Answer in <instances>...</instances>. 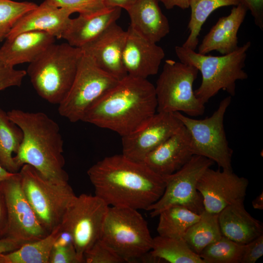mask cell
<instances>
[{
    "mask_svg": "<svg viewBox=\"0 0 263 263\" xmlns=\"http://www.w3.org/2000/svg\"><path fill=\"white\" fill-rule=\"evenodd\" d=\"M94 195L109 207L147 210L162 195L163 177L144 162L131 160L122 153L107 156L87 170Z\"/></svg>",
    "mask_w": 263,
    "mask_h": 263,
    "instance_id": "cell-1",
    "label": "cell"
},
{
    "mask_svg": "<svg viewBox=\"0 0 263 263\" xmlns=\"http://www.w3.org/2000/svg\"><path fill=\"white\" fill-rule=\"evenodd\" d=\"M157 106L155 86L147 79L128 75L93 102L81 121L122 137L142 128Z\"/></svg>",
    "mask_w": 263,
    "mask_h": 263,
    "instance_id": "cell-2",
    "label": "cell"
},
{
    "mask_svg": "<svg viewBox=\"0 0 263 263\" xmlns=\"http://www.w3.org/2000/svg\"><path fill=\"white\" fill-rule=\"evenodd\" d=\"M7 114L23 134L22 143L14 156L19 170L28 164L50 180L68 182L69 175L64 169L63 140L58 124L41 112L12 109Z\"/></svg>",
    "mask_w": 263,
    "mask_h": 263,
    "instance_id": "cell-3",
    "label": "cell"
},
{
    "mask_svg": "<svg viewBox=\"0 0 263 263\" xmlns=\"http://www.w3.org/2000/svg\"><path fill=\"white\" fill-rule=\"evenodd\" d=\"M251 45V42L247 41L233 52L220 56L201 54L182 46H176L175 52L180 62L200 72L201 83L194 93L205 104L220 90L231 97L235 95L236 81L248 77L244 68Z\"/></svg>",
    "mask_w": 263,
    "mask_h": 263,
    "instance_id": "cell-4",
    "label": "cell"
},
{
    "mask_svg": "<svg viewBox=\"0 0 263 263\" xmlns=\"http://www.w3.org/2000/svg\"><path fill=\"white\" fill-rule=\"evenodd\" d=\"M82 55L80 48L67 42L54 43L29 63L27 75L38 95L58 105L71 88Z\"/></svg>",
    "mask_w": 263,
    "mask_h": 263,
    "instance_id": "cell-5",
    "label": "cell"
},
{
    "mask_svg": "<svg viewBox=\"0 0 263 263\" xmlns=\"http://www.w3.org/2000/svg\"><path fill=\"white\" fill-rule=\"evenodd\" d=\"M100 238L126 262L143 259L153 242L148 223L138 210L126 207H109Z\"/></svg>",
    "mask_w": 263,
    "mask_h": 263,
    "instance_id": "cell-6",
    "label": "cell"
},
{
    "mask_svg": "<svg viewBox=\"0 0 263 263\" xmlns=\"http://www.w3.org/2000/svg\"><path fill=\"white\" fill-rule=\"evenodd\" d=\"M23 191L42 227L49 233L58 226L76 195L68 182H56L24 164L19 170Z\"/></svg>",
    "mask_w": 263,
    "mask_h": 263,
    "instance_id": "cell-7",
    "label": "cell"
},
{
    "mask_svg": "<svg viewBox=\"0 0 263 263\" xmlns=\"http://www.w3.org/2000/svg\"><path fill=\"white\" fill-rule=\"evenodd\" d=\"M198 72L188 64L166 60L155 86L157 112L184 113L190 117L202 115L205 104L193 89Z\"/></svg>",
    "mask_w": 263,
    "mask_h": 263,
    "instance_id": "cell-8",
    "label": "cell"
},
{
    "mask_svg": "<svg viewBox=\"0 0 263 263\" xmlns=\"http://www.w3.org/2000/svg\"><path fill=\"white\" fill-rule=\"evenodd\" d=\"M231 101V96L225 97L210 116L202 119H194L180 112L174 113L189 132L193 155L206 157L222 169L226 170H232L233 150L228 145L224 120Z\"/></svg>",
    "mask_w": 263,
    "mask_h": 263,
    "instance_id": "cell-9",
    "label": "cell"
},
{
    "mask_svg": "<svg viewBox=\"0 0 263 263\" xmlns=\"http://www.w3.org/2000/svg\"><path fill=\"white\" fill-rule=\"evenodd\" d=\"M119 80L82 52L71 88L58 105L59 114L71 122L81 121L90 106Z\"/></svg>",
    "mask_w": 263,
    "mask_h": 263,
    "instance_id": "cell-10",
    "label": "cell"
},
{
    "mask_svg": "<svg viewBox=\"0 0 263 263\" xmlns=\"http://www.w3.org/2000/svg\"><path fill=\"white\" fill-rule=\"evenodd\" d=\"M213 164L206 157L193 155L178 170L162 176L165 189L160 199L148 209L150 216H158L163 210L174 206H183L200 214L205 208L197 184L206 170Z\"/></svg>",
    "mask_w": 263,
    "mask_h": 263,
    "instance_id": "cell-11",
    "label": "cell"
},
{
    "mask_svg": "<svg viewBox=\"0 0 263 263\" xmlns=\"http://www.w3.org/2000/svg\"><path fill=\"white\" fill-rule=\"evenodd\" d=\"M109 206L95 195H75L70 202L60 224L61 230L72 236L80 258L100 238Z\"/></svg>",
    "mask_w": 263,
    "mask_h": 263,
    "instance_id": "cell-12",
    "label": "cell"
},
{
    "mask_svg": "<svg viewBox=\"0 0 263 263\" xmlns=\"http://www.w3.org/2000/svg\"><path fill=\"white\" fill-rule=\"evenodd\" d=\"M8 210L6 237L27 242L41 239L49 233L42 227L28 201L21 185L19 172L0 183Z\"/></svg>",
    "mask_w": 263,
    "mask_h": 263,
    "instance_id": "cell-13",
    "label": "cell"
},
{
    "mask_svg": "<svg viewBox=\"0 0 263 263\" xmlns=\"http://www.w3.org/2000/svg\"><path fill=\"white\" fill-rule=\"evenodd\" d=\"M248 180L240 177L232 170H213L208 168L197 184L202 196L205 210L219 214L226 207L244 201Z\"/></svg>",
    "mask_w": 263,
    "mask_h": 263,
    "instance_id": "cell-14",
    "label": "cell"
},
{
    "mask_svg": "<svg viewBox=\"0 0 263 263\" xmlns=\"http://www.w3.org/2000/svg\"><path fill=\"white\" fill-rule=\"evenodd\" d=\"M183 125L174 113L157 112L142 128L121 137L122 153L131 160L143 162L150 152Z\"/></svg>",
    "mask_w": 263,
    "mask_h": 263,
    "instance_id": "cell-15",
    "label": "cell"
},
{
    "mask_svg": "<svg viewBox=\"0 0 263 263\" xmlns=\"http://www.w3.org/2000/svg\"><path fill=\"white\" fill-rule=\"evenodd\" d=\"M127 31L115 22L81 48L101 69L118 80L128 75L122 62Z\"/></svg>",
    "mask_w": 263,
    "mask_h": 263,
    "instance_id": "cell-16",
    "label": "cell"
},
{
    "mask_svg": "<svg viewBox=\"0 0 263 263\" xmlns=\"http://www.w3.org/2000/svg\"><path fill=\"white\" fill-rule=\"evenodd\" d=\"M163 49L137 34L130 26L122 54V62L128 75L147 79L157 74L165 57Z\"/></svg>",
    "mask_w": 263,
    "mask_h": 263,
    "instance_id": "cell-17",
    "label": "cell"
},
{
    "mask_svg": "<svg viewBox=\"0 0 263 263\" xmlns=\"http://www.w3.org/2000/svg\"><path fill=\"white\" fill-rule=\"evenodd\" d=\"M193 155L189 132L183 125L150 152L143 162L154 172L164 176L178 170Z\"/></svg>",
    "mask_w": 263,
    "mask_h": 263,
    "instance_id": "cell-18",
    "label": "cell"
},
{
    "mask_svg": "<svg viewBox=\"0 0 263 263\" xmlns=\"http://www.w3.org/2000/svg\"><path fill=\"white\" fill-rule=\"evenodd\" d=\"M248 10L240 3L234 6L230 14L219 18L204 37L198 47V53L207 55L216 51L226 55L235 51L238 46V32Z\"/></svg>",
    "mask_w": 263,
    "mask_h": 263,
    "instance_id": "cell-19",
    "label": "cell"
},
{
    "mask_svg": "<svg viewBox=\"0 0 263 263\" xmlns=\"http://www.w3.org/2000/svg\"><path fill=\"white\" fill-rule=\"evenodd\" d=\"M72 14L70 11L56 7L44 0L21 18L6 39L29 31L44 32L56 38H62Z\"/></svg>",
    "mask_w": 263,
    "mask_h": 263,
    "instance_id": "cell-20",
    "label": "cell"
},
{
    "mask_svg": "<svg viewBox=\"0 0 263 263\" xmlns=\"http://www.w3.org/2000/svg\"><path fill=\"white\" fill-rule=\"evenodd\" d=\"M121 8L106 7L90 15L70 19L62 36L71 46L81 48L99 35L119 19Z\"/></svg>",
    "mask_w": 263,
    "mask_h": 263,
    "instance_id": "cell-21",
    "label": "cell"
},
{
    "mask_svg": "<svg viewBox=\"0 0 263 263\" xmlns=\"http://www.w3.org/2000/svg\"><path fill=\"white\" fill-rule=\"evenodd\" d=\"M56 38L44 32L29 31L21 32L5 39L0 48V56L9 65L31 63L39 56Z\"/></svg>",
    "mask_w": 263,
    "mask_h": 263,
    "instance_id": "cell-22",
    "label": "cell"
},
{
    "mask_svg": "<svg viewBox=\"0 0 263 263\" xmlns=\"http://www.w3.org/2000/svg\"><path fill=\"white\" fill-rule=\"evenodd\" d=\"M158 0H137L126 10L129 26L145 38L157 43L169 32V20L162 13Z\"/></svg>",
    "mask_w": 263,
    "mask_h": 263,
    "instance_id": "cell-23",
    "label": "cell"
},
{
    "mask_svg": "<svg viewBox=\"0 0 263 263\" xmlns=\"http://www.w3.org/2000/svg\"><path fill=\"white\" fill-rule=\"evenodd\" d=\"M218 222L223 236L244 244L263 234L261 222L245 209L244 201L232 204L218 214Z\"/></svg>",
    "mask_w": 263,
    "mask_h": 263,
    "instance_id": "cell-24",
    "label": "cell"
},
{
    "mask_svg": "<svg viewBox=\"0 0 263 263\" xmlns=\"http://www.w3.org/2000/svg\"><path fill=\"white\" fill-rule=\"evenodd\" d=\"M150 261L170 263H205L199 255L192 251L183 238L158 235L153 238L152 247L148 253Z\"/></svg>",
    "mask_w": 263,
    "mask_h": 263,
    "instance_id": "cell-25",
    "label": "cell"
},
{
    "mask_svg": "<svg viewBox=\"0 0 263 263\" xmlns=\"http://www.w3.org/2000/svg\"><path fill=\"white\" fill-rule=\"evenodd\" d=\"M61 231L60 225L46 237L0 254V263H48L50 254Z\"/></svg>",
    "mask_w": 263,
    "mask_h": 263,
    "instance_id": "cell-26",
    "label": "cell"
},
{
    "mask_svg": "<svg viewBox=\"0 0 263 263\" xmlns=\"http://www.w3.org/2000/svg\"><path fill=\"white\" fill-rule=\"evenodd\" d=\"M222 236L218 214L204 210L199 220L188 229L183 238L191 250L199 255L206 246Z\"/></svg>",
    "mask_w": 263,
    "mask_h": 263,
    "instance_id": "cell-27",
    "label": "cell"
},
{
    "mask_svg": "<svg viewBox=\"0 0 263 263\" xmlns=\"http://www.w3.org/2000/svg\"><path fill=\"white\" fill-rule=\"evenodd\" d=\"M21 129L12 121L0 106V164L7 171L16 173L19 169L14 160L23 140Z\"/></svg>",
    "mask_w": 263,
    "mask_h": 263,
    "instance_id": "cell-28",
    "label": "cell"
},
{
    "mask_svg": "<svg viewBox=\"0 0 263 263\" xmlns=\"http://www.w3.org/2000/svg\"><path fill=\"white\" fill-rule=\"evenodd\" d=\"M158 216L159 218L157 231L159 235L180 239L199 220L200 214L185 207L174 206L164 209Z\"/></svg>",
    "mask_w": 263,
    "mask_h": 263,
    "instance_id": "cell-29",
    "label": "cell"
},
{
    "mask_svg": "<svg viewBox=\"0 0 263 263\" xmlns=\"http://www.w3.org/2000/svg\"><path fill=\"white\" fill-rule=\"evenodd\" d=\"M240 3V0H190L191 14L188 25L189 34L182 46L195 50L202 27L211 14L220 7L234 6Z\"/></svg>",
    "mask_w": 263,
    "mask_h": 263,
    "instance_id": "cell-30",
    "label": "cell"
},
{
    "mask_svg": "<svg viewBox=\"0 0 263 263\" xmlns=\"http://www.w3.org/2000/svg\"><path fill=\"white\" fill-rule=\"evenodd\" d=\"M244 245L222 235L199 255L205 263H240Z\"/></svg>",
    "mask_w": 263,
    "mask_h": 263,
    "instance_id": "cell-31",
    "label": "cell"
},
{
    "mask_svg": "<svg viewBox=\"0 0 263 263\" xmlns=\"http://www.w3.org/2000/svg\"><path fill=\"white\" fill-rule=\"evenodd\" d=\"M37 6L30 1L0 0V42L6 39L21 18Z\"/></svg>",
    "mask_w": 263,
    "mask_h": 263,
    "instance_id": "cell-32",
    "label": "cell"
},
{
    "mask_svg": "<svg viewBox=\"0 0 263 263\" xmlns=\"http://www.w3.org/2000/svg\"><path fill=\"white\" fill-rule=\"evenodd\" d=\"M83 258L85 263H126L122 257L100 238L85 252Z\"/></svg>",
    "mask_w": 263,
    "mask_h": 263,
    "instance_id": "cell-33",
    "label": "cell"
},
{
    "mask_svg": "<svg viewBox=\"0 0 263 263\" xmlns=\"http://www.w3.org/2000/svg\"><path fill=\"white\" fill-rule=\"evenodd\" d=\"M58 8L77 12L79 15H90L106 8L103 0H45Z\"/></svg>",
    "mask_w": 263,
    "mask_h": 263,
    "instance_id": "cell-34",
    "label": "cell"
},
{
    "mask_svg": "<svg viewBox=\"0 0 263 263\" xmlns=\"http://www.w3.org/2000/svg\"><path fill=\"white\" fill-rule=\"evenodd\" d=\"M26 71L17 70L6 63L0 56V91L11 87H19Z\"/></svg>",
    "mask_w": 263,
    "mask_h": 263,
    "instance_id": "cell-35",
    "label": "cell"
},
{
    "mask_svg": "<svg viewBox=\"0 0 263 263\" xmlns=\"http://www.w3.org/2000/svg\"><path fill=\"white\" fill-rule=\"evenodd\" d=\"M48 263H83L73 244L59 245L54 244Z\"/></svg>",
    "mask_w": 263,
    "mask_h": 263,
    "instance_id": "cell-36",
    "label": "cell"
},
{
    "mask_svg": "<svg viewBox=\"0 0 263 263\" xmlns=\"http://www.w3.org/2000/svg\"><path fill=\"white\" fill-rule=\"evenodd\" d=\"M263 255V234L244 244L240 263H255Z\"/></svg>",
    "mask_w": 263,
    "mask_h": 263,
    "instance_id": "cell-37",
    "label": "cell"
},
{
    "mask_svg": "<svg viewBox=\"0 0 263 263\" xmlns=\"http://www.w3.org/2000/svg\"><path fill=\"white\" fill-rule=\"evenodd\" d=\"M251 12L254 22L261 30H263V0H240Z\"/></svg>",
    "mask_w": 263,
    "mask_h": 263,
    "instance_id": "cell-38",
    "label": "cell"
},
{
    "mask_svg": "<svg viewBox=\"0 0 263 263\" xmlns=\"http://www.w3.org/2000/svg\"><path fill=\"white\" fill-rule=\"evenodd\" d=\"M8 227V215L5 196L0 185V239L6 236Z\"/></svg>",
    "mask_w": 263,
    "mask_h": 263,
    "instance_id": "cell-39",
    "label": "cell"
},
{
    "mask_svg": "<svg viewBox=\"0 0 263 263\" xmlns=\"http://www.w3.org/2000/svg\"><path fill=\"white\" fill-rule=\"evenodd\" d=\"M27 243L28 242L9 237L0 239V254L17 249Z\"/></svg>",
    "mask_w": 263,
    "mask_h": 263,
    "instance_id": "cell-40",
    "label": "cell"
},
{
    "mask_svg": "<svg viewBox=\"0 0 263 263\" xmlns=\"http://www.w3.org/2000/svg\"><path fill=\"white\" fill-rule=\"evenodd\" d=\"M137 0H103L107 7H119L125 10L132 5Z\"/></svg>",
    "mask_w": 263,
    "mask_h": 263,
    "instance_id": "cell-41",
    "label": "cell"
},
{
    "mask_svg": "<svg viewBox=\"0 0 263 263\" xmlns=\"http://www.w3.org/2000/svg\"><path fill=\"white\" fill-rule=\"evenodd\" d=\"M189 1L190 0H159L167 9H172L176 6L186 9L189 7Z\"/></svg>",
    "mask_w": 263,
    "mask_h": 263,
    "instance_id": "cell-42",
    "label": "cell"
},
{
    "mask_svg": "<svg viewBox=\"0 0 263 263\" xmlns=\"http://www.w3.org/2000/svg\"><path fill=\"white\" fill-rule=\"evenodd\" d=\"M252 205L254 208L259 210L263 209V192L259 195L252 202Z\"/></svg>",
    "mask_w": 263,
    "mask_h": 263,
    "instance_id": "cell-43",
    "label": "cell"
},
{
    "mask_svg": "<svg viewBox=\"0 0 263 263\" xmlns=\"http://www.w3.org/2000/svg\"><path fill=\"white\" fill-rule=\"evenodd\" d=\"M14 173L7 171L0 164V183L9 178Z\"/></svg>",
    "mask_w": 263,
    "mask_h": 263,
    "instance_id": "cell-44",
    "label": "cell"
},
{
    "mask_svg": "<svg viewBox=\"0 0 263 263\" xmlns=\"http://www.w3.org/2000/svg\"><path fill=\"white\" fill-rule=\"evenodd\" d=\"M159 1V0H158Z\"/></svg>",
    "mask_w": 263,
    "mask_h": 263,
    "instance_id": "cell-45",
    "label": "cell"
}]
</instances>
